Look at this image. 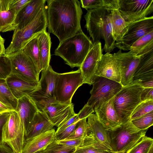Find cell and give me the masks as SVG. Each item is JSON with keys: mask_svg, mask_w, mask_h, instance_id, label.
<instances>
[{"mask_svg": "<svg viewBox=\"0 0 153 153\" xmlns=\"http://www.w3.org/2000/svg\"><path fill=\"white\" fill-rule=\"evenodd\" d=\"M31 0H12L10 10L16 16L18 13Z\"/></svg>", "mask_w": 153, "mask_h": 153, "instance_id": "40", "label": "cell"}, {"mask_svg": "<svg viewBox=\"0 0 153 153\" xmlns=\"http://www.w3.org/2000/svg\"><path fill=\"white\" fill-rule=\"evenodd\" d=\"M12 0H0V12L10 10Z\"/></svg>", "mask_w": 153, "mask_h": 153, "instance_id": "47", "label": "cell"}, {"mask_svg": "<svg viewBox=\"0 0 153 153\" xmlns=\"http://www.w3.org/2000/svg\"><path fill=\"white\" fill-rule=\"evenodd\" d=\"M103 54L101 43L99 42L93 45L79 68L84 80V83L92 85L96 76L97 64Z\"/></svg>", "mask_w": 153, "mask_h": 153, "instance_id": "17", "label": "cell"}, {"mask_svg": "<svg viewBox=\"0 0 153 153\" xmlns=\"http://www.w3.org/2000/svg\"><path fill=\"white\" fill-rule=\"evenodd\" d=\"M132 82L144 88H153V50L140 56Z\"/></svg>", "mask_w": 153, "mask_h": 153, "instance_id": "16", "label": "cell"}, {"mask_svg": "<svg viewBox=\"0 0 153 153\" xmlns=\"http://www.w3.org/2000/svg\"><path fill=\"white\" fill-rule=\"evenodd\" d=\"M38 34L27 43L22 51L32 60L39 74L42 70V67L38 46Z\"/></svg>", "mask_w": 153, "mask_h": 153, "instance_id": "29", "label": "cell"}, {"mask_svg": "<svg viewBox=\"0 0 153 153\" xmlns=\"http://www.w3.org/2000/svg\"><path fill=\"white\" fill-rule=\"evenodd\" d=\"M0 153H14L12 149L6 143L0 144Z\"/></svg>", "mask_w": 153, "mask_h": 153, "instance_id": "48", "label": "cell"}, {"mask_svg": "<svg viewBox=\"0 0 153 153\" xmlns=\"http://www.w3.org/2000/svg\"><path fill=\"white\" fill-rule=\"evenodd\" d=\"M15 111L12 108L7 106L0 102V114L7 111Z\"/></svg>", "mask_w": 153, "mask_h": 153, "instance_id": "49", "label": "cell"}, {"mask_svg": "<svg viewBox=\"0 0 153 153\" xmlns=\"http://www.w3.org/2000/svg\"><path fill=\"white\" fill-rule=\"evenodd\" d=\"M81 7L88 10L101 7H105L111 10H118L119 0H81Z\"/></svg>", "mask_w": 153, "mask_h": 153, "instance_id": "30", "label": "cell"}, {"mask_svg": "<svg viewBox=\"0 0 153 153\" xmlns=\"http://www.w3.org/2000/svg\"><path fill=\"white\" fill-rule=\"evenodd\" d=\"M114 152L99 144H97L77 147L72 153H111Z\"/></svg>", "mask_w": 153, "mask_h": 153, "instance_id": "38", "label": "cell"}, {"mask_svg": "<svg viewBox=\"0 0 153 153\" xmlns=\"http://www.w3.org/2000/svg\"><path fill=\"white\" fill-rule=\"evenodd\" d=\"M36 104L38 110L43 111L54 126L57 127L76 114L72 103H61L55 97Z\"/></svg>", "mask_w": 153, "mask_h": 153, "instance_id": "10", "label": "cell"}, {"mask_svg": "<svg viewBox=\"0 0 153 153\" xmlns=\"http://www.w3.org/2000/svg\"><path fill=\"white\" fill-rule=\"evenodd\" d=\"M11 111L0 114V144L2 143V134L3 126L7 120Z\"/></svg>", "mask_w": 153, "mask_h": 153, "instance_id": "46", "label": "cell"}, {"mask_svg": "<svg viewBox=\"0 0 153 153\" xmlns=\"http://www.w3.org/2000/svg\"><path fill=\"white\" fill-rule=\"evenodd\" d=\"M153 110V100L141 102L135 109L131 116L130 120L138 118Z\"/></svg>", "mask_w": 153, "mask_h": 153, "instance_id": "35", "label": "cell"}, {"mask_svg": "<svg viewBox=\"0 0 153 153\" xmlns=\"http://www.w3.org/2000/svg\"><path fill=\"white\" fill-rule=\"evenodd\" d=\"M87 136L82 138L73 139L56 141L58 143L65 146L76 148L80 146L84 143Z\"/></svg>", "mask_w": 153, "mask_h": 153, "instance_id": "41", "label": "cell"}, {"mask_svg": "<svg viewBox=\"0 0 153 153\" xmlns=\"http://www.w3.org/2000/svg\"><path fill=\"white\" fill-rule=\"evenodd\" d=\"M141 102L150 100H153V88H144L140 95Z\"/></svg>", "mask_w": 153, "mask_h": 153, "instance_id": "45", "label": "cell"}, {"mask_svg": "<svg viewBox=\"0 0 153 153\" xmlns=\"http://www.w3.org/2000/svg\"><path fill=\"white\" fill-rule=\"evenodd\" d=\"M25 138V131L18 113L15 111H11L3 128L2 142L7 144L14 153H22Z\"/></svg>", "mask_w": 153, "mask_h": 153, "instance_id": "8", "label": "cell"}, {"mask_svg": "<svg viewBox=\"0 0 153 153\" xmlns=\"http://www.w3.org/2000/svg\"><path fill=\"white\" fill-rule=\"evenodd\" d=\"M94 112L93 108L88 105L86 104L77 114L79 120L87 118L90 115Z\"/></svg>", "mask_w": 153, "mask_h": 153, "instance_id": "44", "label": "cell"}, {"mask_svg": "<svg viewBox=\"0 0 153 153\" xmlns=\"http://www.w3.org/2000/svg\"><path fill=\"white\" fill-rule=\"evenodd\" d=\"M114 97L94 108L99 120L108 131L122 123L114 106Z\"/></svg>", "mask_w": 153, "mask_h": 153, "instance_id": "18", "label": "cell"}, {"mask_svg": "<svg viewBox=\"0 0 153 153\" xmlns=\"http://www.w3.org/2000/svg\"><path fill=\"white\" fill-rule=\"evenodd\" d=\"M39 80L40 88L28 96L35 104L55 97V88L57 72L50 66L42 71Z\"/></svg>", "mask_w": 153, "mask_h": 153, "instance_id": "15", "label": "cell"}, {"mask_svg": "<svg viewBox=\"0 0 153 153\" xmlns=\"http://www.w3.org/2000/svg\"><path fill=\"white\" fill-rule=\"evenodd\" d=\"M18 100L11 93L5 79H0V102L15 111Z\"/></svg>", "mask_w": 153, "mask_h": 153, "instance_id": "31", "label": "cell"}, {"mask_svg": "<svg viewBox=\"0 0 153 153\" xmlns=\"http://www.w3.org/2000/svg\"><path fill=\"white\" fill-rule=\"evenodd\" d=\"M4 39L1 37L0 34V50L3 55H4L5 54V49L4 44Z\"/></svg>", "mask_w": 153, "mask_h": 153, "instance_id": "50", "label": "cell"}, {"mask_svg": "<svg viewBox=\"0 0 153 153\" xmlns=\"http://www.w3.org/2000/svg\"><path fill=\"white\" fill-rule=\"evenodd\" d=\"M1 55H2L1 51V50H0V56H1Z\"/></svg>", "mask_w": 153, "mask_h": 153, "instance_id": "53", "label": "cell"}, {"mask_svg": "<svg viewBox=\"0 0 153 153\" xmlns=\"http://www.w3.org/2000/svg\"><path fill=\"white\" fill-rule=\"evenodd\" d=\"M92 85L91 96L86 104L94 108L113 97L123 87L117 82L96 76Z\"/></svg>", "mask_w": 153, "mask_h": 153, "instance_id": "9", "label": "cell"}, {"mask_svg": "<svg viewBox=\"0 0 153 153\" xmlns=\"http://www.w3.org/2000/svg\"><path fill=\"white\" fill-rule=\"evenodd\" d=\"M79 120L78 114H76L57 127L56 131V134L59 133L64 129Z\"/></svg>", "mask_w": 153, "mask_h": 153, "instance_id": "43", "label": "cell"}, {"mask_svg": "<svg viewBox=\"0 0 153 153\" xmlns=\"http://www.w3.org/2000/svg\"><path fill=\"white\" fill-rule=\"evenodd\" d=\"M38 44L42 70L50 66L51 41L50 34L43 30L37 34Z\"/></svg>", "mask_w": 153, "mask_h": 153, "instance_id": "26", "label": "cell"}, {"mask_svg": "<svg viewBox=\"0 0 153 153\" xmlns=\"http://www.w3.org/2000/svg\"><path fill=\"white\" fill-rule=\"evenodd\" d=\"M5 80L13 95L18 100L29 96L40 88L39 81H29L12 73Z\"/></svg>", "mask_w": 153, "mask_h": 153, "instance_id": "19", "label": "cell"}, {"mask_svg": "<svg viewBox=\"0 0 153 153\" xmlns=\"http://www.w3.org/2000/svg\"><path fill=\"white\" fill-rule=\"evenodd\" d=\"M79 121L64 129L59 133L56 134V140L57 141L62 140L66 139L70 136L73 132L76 125Z\"/></svg>", "mask_w": 153, "mask_h": 153, "instance_id": "42", "label": "cell"}, {"mask_svg": "<svg viewBox=\"0 0 153 153\" xmlns=\"http://www.w3.org/2000/svg\"><path fill=\"white\" fill-rule=\"evenodd\" d=\"M130 52L134 56H140L153 50V31L140 38L131 46Z\"/></svg>", "mask_w": 153, "mask_h": 153, "instance_id": "27", "label": "cell"}, {"mask_svg": "<svg viewBox=\"0 0 153 153\" xmlns=\"http://www.w3.org/2000/svg\"><path fill=\"white\" fill-rule=\"evenodd\" d=\"M16 17L10 10L0 12V32L14 31L16 27L15 24Z\"/></svg>", "mask_w": 153, "mask_h": 153, "instance_id": "32", "label": "cell"}, {"mask_svg": "<svg viewBox=\"0 0 153 153\" xmlns=\"http://www.w3.org/2000/svg\"><path fill=\"white\" fill-rule=\"evenodd\" d=\"M47 27L45 6L29 24L21 29L14 30L11 41L5 49L4 56H7L22 51L25 45L33 36L43 30H46Z\"/></svg>", "mask_w": 153, "mask_h": 153, "instance_id": "4", "label": "cell"}, {"mask_svg": "<svg viewBox=\"0 0 153 153\" xmlns=\"http://www.w3.org/2000/svg\"><path fill=\"white\" fill-rule=\"evenodd\" d=\"M6 57L10 62L11 73L29 81L39 82V74L34 63L22 51Z\"/></svg>", "mask_w": 153, "mask_h": 153, "instance_id": "13", "label": "cell"}, {"mask_svg": "<svg viewBox=\"0 0 153 153\" xmlns=\"http://www.w3.org/2000/svg\"><path fill=\"white\" fill-rule=\"evenodd\" d=\"M111 23L115 41L120 39L127 31L128 24L125 21L118 10H112Z\"/></svg>", "mask_w": 153, "mask_h": 153, "instance_id": "28", "label": "cell"}, {"mask_svg": "<svg viewBox=\"0 0 153 153\" xmlns=\"http://www.w3.org/2000/svg\"><path fill=\"white\" fill-rule=\"evenodd\" d=\"M118 66L120 75V84L123 87L132 81L134 74L139 62L140 56H137L130 51L122 52L120 50L112 54Z\"/></svg>", "mask_w": 153, "mask_h": 153, "instance_id": "14", "label": "cell"}, {"mask_svg": "<svg viewBox=\"0 0 153 153\" xmlns=\"http://www.w3.org/2000/svg\"><path fill=\"white\" fill-rule=\"evenodd\" d=\"M87 118V122L91 132L98 143L102 146L113 151L110 146L109 131L103 126L96 114H91Z\"/></svg>", "mask_w": 153, "mask_h": 153, "instance_id": "24", "label": "cell"}, {"mask_svg": "<svg viewBox=\"0 0 153 153\" xmlns=\"http://www.w3.org/2000/svg\"><path fill=\"white\" fill-rule=\"evenodd\" d=\"M87 118L79 120L77 123L72 134L64 140H70L84 137L91 133L88 124Z\"/></svg>", "mask_w": 153, "mask_h": 153, "instance_id": "34", "label": "cell"}, {"mask_svg": "<svg viewBox=\"0 0 153 153\" xmlns=\"http://www.w3.org/2000/svg\"><path fill=\"white\" fill-rule=\"evenodd\" d=\"M152 31H153V16L132 22L128 25L127 31L122 38L115 42V47L121 50H129L135 42Z\"/></svg>", "mask_w": 153, "mask_h": 153, "instance_id": "11", "label": "cell"}, {"mask_svg": "<svg viewBox=\"0 0 153 153\" xmlns=\"http://www.w3.org/2000/svg\"><path fill=\"white\" fill-rule=\"evenodd\" d=\"M93 45L82 31L59 43L54 55L62 58L71 68H79Z\"/></svg>", "mask_w": 153, "mask_h": 153, "instance_id": "3", "label": "cell"}, {"mask_svg": "<svg viewBox=\"0 0 153 153\" xmlns=\"http://www.w3.org/2000/svg\"><path fill=\"white\" fill-rule=\"evenodd\" d=\"M83 84V78L79 68L74 71L63 73H57L55 97L61 103L71 104L74 93Z\"/></svg>", "mask_w": 153, "mask_h": 153, "instance_id": "7", "label": "cell"}, {"mask_svg": "<svg viewBox=\"0 0 153 153\" xmlns=\"http://www.w3.org/2000/svg\"><path fill=\"white\" fill-rule=\"evenodd\" d=\"M48 32L56 36L59 43L82 31V11L78 0H47Z\"/></svg>", "mask_w": 153, "mask_h": 153, "instance_id": "1", "label": "cell"}, {"mask_svg": "<svg viewBox=\"0 0 153 153\" xmlns=\"http://www.w3.org/2000/svg\"><path fill=\"white\" fill-rule=\"evenodd\" d=\"M112 10L101 7L87 10L84 16L85 26L91 37L93 44L104 40L103 49L106 53H110L116 48L111 23Z\"/></svg>", "mask_w": 153, "mask_h": 153, "instance_id": "2", "label": "cell"}, {"mask_svg": "<svg viewBox=\"0 0 153 153\" xmlns=\"http://www.w3.org/2000/svg\"><path fill=\"white\" fill-rule=\"evenodd\" d=\"M153 139L146 135L126 153H153Z\"/></svg>", "mask_w": 153, "mask_h": 153, "instance_id": "33", "label": "cell"}, {"mask_svg": "<svg viewBox=\"0 0 153 153\" xmlns=\"http://www.w3.org/2000/svg\"><path fill=\"white\" fill-rule=\"evenodd\" d=\"M11 72L10 60L4 55L0 56V79H6L10 74Z\"/></svg>", "mask_w": 153, "mask_h": 153, "instance_id": "39", "label": "cell"}, {"mask_svg": "<svg viewBox=\"0 0 153 153\" xmlns=\"http://www.w3.org/2000/svg\"><path fill=\"white\" fill-rule=\"evenodd\" d=\"M126 152H114L111 153H126Z\"/></svg>", "mask_w": 153, "mask_h": 153, "instance_id": "52", "label": "cell"}, {"mask_svg": "<svg viewBox=\"0 0 153 153\" xmlns=\"http://www.w3.org/2000/svg\"><path fill=\"white\" fill-rule=\"evenodd\" d=\"M147 130H141L128 120L109 131L110 146L113 152H126L145 136Z\"/></svg>", "mask_w": 153, "mask_h": 153, "instance_id": "5", "label": "cell"}, {"mask_svg": "<svg viewBox=\"0 0 153 153\" xmlns=\"http://www.w3.org/2000/svg\"><path fill=\"white\" fill-rule=\"evenodd\" d=\"M95 74L120 83V75L118 66L113 54L110 53L102 55L97 64Z\"/></svg>", "mask_w": 153, "mask_h": 153, "instance_id": "20", "label": "cell"}, {"mask_svg": "<svg viewBox=\"0 0 153 153\" xmlns=\"http://www.w3.org/2000/svg\"><path fill=\"white\" fill-rule=\"evenodd\" d=\"M56 139V131L53 128L26 141L22 153H34L43 150Z\"/></svg>", "mask_w": 153, "mask_h": 153, "instance_id": "23", "label": "cell"}, {"mask_svg": "<svg viewBox=\"0 0 153 153\" xmlns=\"http://www.w3.org/2000/svg\"><path fill=\"white\" fill-rule=\"evenodd\" d=\"M137 128L141 130H148L153 124V111L138 118L131 120Z\"/></svg>", "mask_w": 153, "mask_h": 153, "instance_id": "36", "label": "cell"}, {"mask_svg": "<svg viewBox=\"0 0 153 153\" xmlns=\"http://www.w3.org/2000/svg\"><path fill=\"white\" fill-rule=\"evenodd\" d=\"M118 11L125 21L131 22L147 16L153 12V0H119Z\"/></svg>", "mask_w": 153, "mask_h": 153, "instance_id": "12", "label": "cell"}, {"mask_svg": "<svg viewBox=\"0 0 153 153\" xmlns=\"http://www.w3.org/2000/svg\"><path fill=\"white\" fill-rule=\"evenodd\" d=\"M15 111L20 117L26 137L34 116L39 110L35 102L27 96L18 99Z\"/></svg>", "mask_w": 153, "mask_h": 153, "instance_id": "22", "label": "cell"}, {"mask_svg": "<svg viewBox=\"0 0 153 153\" xmlns=\"http://www.w3.org/2000/svg\"><path fill=\"white\" fill-rule=\"evenodd\" d=\"M75 149L60 144L56 139L43 150L45 153H72Z\"/></svg>", "mask_w": 153, "mask_h": 153, "instance_id": "37", "label": "cell"}, {"mask_svg": "<svg viewBox=\"0 0 153 153\" xmlns=\"http://www.w3.org/2000/svg\"><path fill=\"white\" fill-rule=\"evenodd\" d=\"M34 153H45L43 150L37 151Z\"/></svg>", "mask_w": 153, "mask_h": 153, "instance_id": "51", "label": "cell"}, {"mask_svg": "<svg viewBox=\"0 0 153 153\" xmlns=\"http://www.w3.org/2000/svg\"><path fill=\"white\" fill-rule=\"evenodd\" d=\"M46 0H31L17 14L15 30L21 29L31 22L45 5Z\"/></svg>", "mask_w": 153, "mask_h": 153, "instance_id": "21", "label": "cell"}, {"mask_svg": "<svg viewBox=\"0 0 153 153\" xmlns=\"http://www.w3.org/2000/svg\"><path fill=\"white\" fill-rule=\"evenodd\" d=\"M54 126L46 115L39 110L35 114L27 133L25 142L53 129Z\"/></svg>", "mask_w": 153, "mask_h": 153, "instance_id": "25", "label": "cell"}, {"mask_svg": "<svg viewBox=\"0 0 153 153\" xmlns=\"http://www.w3.org/2000/svg\"><path fill=\"white\" fill-rule=\"evenodd\" d=\"M144 88L131 82L123 86L114 96V104L122 123L130 120L132 113L141 102L140 95Z\"/></svg>", "mask_w": 153, "mask_h": 153, "instance_id": "6", "label": "cell"}]
</instances>
